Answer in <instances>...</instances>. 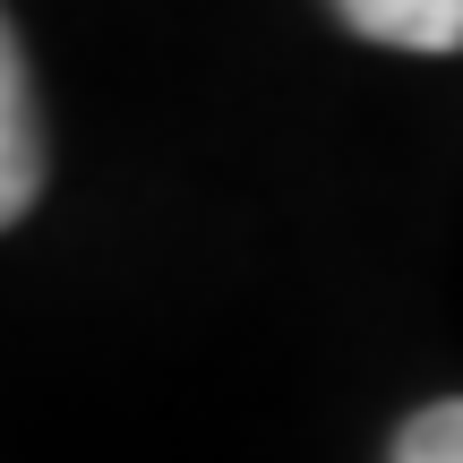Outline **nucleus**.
<instances>
[{
	"mask_svg": "<svg viewBox=\"0 0 463 463\" xmlns=\"http://www.w3.org/2000/svg\"><path fill=\"white\" fill-rule=\"evenodd\" d=\"M34 198H43V112H34L26 43H17L9 9H0V232L26 223Z\"/></svg>",
	"mask_w": 463,
	"mask_h": 463,
	"instance_id": "nucleus-1",
	"label": "nucleus"
},
{
	"mask_svg": "<svg viewBox=\"0 0 463 463\" xmlns=\"http://www.w3.org/2000/svg\"><path fill=\"white\" fill-rule=\"evenodd\" d=\"M335 26L395 52H463V0H344Z\"/></svg>",
	"mask_w": 463,
	"mask_h": 463,
	"instance_id": "nucleus-2",
	"label": "nucleus"
},
{
	"mask_svg": "<svg viewBox=\"0 0 463 463\" xmlns=\"http://www.w3.org/2000/svg\"><path fill=\"white\" fill-rule=\"evenodd\" d=\"M386 463H463V395H447V403H420V412L395 430Z\"/></svg>",
	"mask_w": 463,
	"mask_h": 463,
	"instance_id": "nucleus-3",
	"label": "nucleus"
}]
</instances>
